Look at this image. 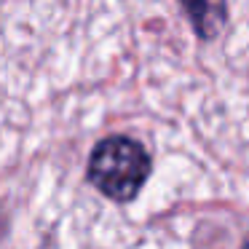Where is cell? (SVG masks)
<instances>
[{"label": "cell", "mask_w": 249, "mask_h": 249, "mask_svg": "<svg viewBox=\"0 0 249 249\" xmlns=\"http://www.w3.org/2000/svg\"><path fill=\"white\" fill-rule=\"evenodd\" d=\"M177 3L185 11L188 22L193 24V33L201 40H212L220 35L225 17H228L225 0H177Z\"/></svg>", "instance_id": "2"}, {"label": "cell", "mask_w": 249, "mask_h": 249, "mask_svg": "<svg viewBox=\"0 0 249 249\" xmlns=\"http://www.w3.org/2000/svg\"><path fill=\"white\" fill-rule=\"evenodd\" d=\"M150 177V156L131 137H107L91 150L89 182L113 201L137 198Z\"/></svg>", "instance_id": "1"}]
</instances>
